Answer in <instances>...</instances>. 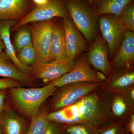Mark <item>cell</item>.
<instances>
[{
	"label": "cell",
	"mask_w": 134,
	"mask_h": 134,
	"mask_svg": "<svg viewBox=\"0 0 134 134\" xmlns=\"http://www.w3.org/2000/svg\"><path fill=\"white\" fill-rule=\"evenodd\" d=\"M63 29L65 34L67 57L75 60L87 48L85 39L77 29L70 16L63 19Z\"/></svg>",
	"instance_id": "cell-12"
},
{
	"label": "cell",
	"mask_w": 134,
	"mask_h": 134,
	"mask_svg": "<svg viewBox=\"0 0 134 134\" xmlns=\"http://www.w3.org/2000/svg\"><path fill=\"white\" fill-rule=\"evenodd\" d=\"M50 54L52 61L69 59L66 55L63 28L55 24L53 28L51 38Z\"/></svg>",
	"instance_id": "cell-20"
},
{
	"label": "cell",
	"mask_w": 134,
	"mask_h": 134,
	"mask_svg": "<svg viewBox=\"0 0 134 134\" xmlns=\"http://www.w3.org/2000/svg\"><path fill=\"white\" fill-rule=\"evenodd\" d=\"M7 89L0 90V114L6 107V99L7 97Z\"/></svg>",
	"instance_id": "cell-30"
},
{
	"label": "cell",
	"mask_w": 134,
	"mask_h": 134,
	"mask_svg": "<svg viewBox=\"0 0 134 134\" xmlns=\"http://www.w3.org/2000/svg\"><path fill=\"white\" fill-rule=\"evenodd\" d=\"M16 24L15 20L12 19L0 21V39L3 40L5 45V54L10 60L20 71L29 75L31 72V66H25L19 61L10 40V28Z\"/></svg>",
	"instance_id": "cell-15"
},
{
	"label": "cell",
	"mask_w": 134,
	"mask_h": 134,
	"mask_svg": "<svg viewBox=\"0 0 134 134\" xmlns=\"http://www.w3.org/2000/svg\"><path fill=\"white\" fill-rule=\"evenodd\" d=\"M106 78L101 72L92 68L86 61V54H84L77 58L75 61L74 67L71 71L52 82L58 87L78 82L101 83Z\"/></svg>",
	"instance_id": "cell-7"
},
{
	"label": "cell",
	"mask_w": 134,
	"mask_h": 134,
	"mask_svg": "<svg viewBox=\"0 0 134 134\" xmlns=\"http://www.w3.org/2000/svg\"><path fill=\"white\" fill-rule=\"evenodd\" d=\"M29 8V0H0V21H20L26 15Z\"/></svg>",
	"instance_id": "cell-16"
},
{
	"label": "cell",
	"mask_w": 134,
	"mask_h": 134,
	"mask_svg": "<svg viewBox=\"0 0 134 134\" xmlns=\"http://www.w3.org/2000/svg\"><path fill=\"white\" fill-rule=\"evenodd\" d=\"M100 83L78 82L58 87L52 96L48 107L55 111L74 104L87 94L99 88Z\"/></svg>",
	"instance_id": "cell-4"
},
{
	"label": "cell",
	"mask_w": 134,
	"mask_h": 134,
	"mask_svg": "<svg viewBox=\"0 0 134 134\" xmlns=\"http://www.w3.org/2000/svg\"><path fill=\"white\" fill-rule=\"evenodd\" d=\"M110 113L113 121H126L134 113V108L130 106L122 94H113L110 105Z\"/></svg>",
	"instance_id": "cell-19"
},
{
	"label": "cell",
	"mask_w": 134,
	"mask_h": 134,
	"mask_svg": "<svg viewBox=\"0 0 134 134\" xmlns=\"http://www.w3.org/2000/svg\"><path fill=\"white\" fill-rule=\"evenodd\" d=\"M0 134H3L2 129L1 125H0Z\"/></svg>",
	"instance_id": "cell-34"
},
{
	"label": "cell",
	"mask_w": 134,
	"mask_h": 134,
	"mask_svg": "<svg viewBox=\"0 0 134 134\" xmlns=\"http://www.w3.org/2000/svg\"><path fill=\"white\" fill-rule=\"evenodd\" d=\"M54 24L50 20L35 22L31 28L32 41L37 56L36 63L52 61L50 44Z\"/></svg>",
	"instance_id": "cell-6"
},
{
	"label": "cell",
	"mask_w": 134,
	"mask_h": 134,
	"mask_svg": "<svg viewBox=\"0 0 134 134\" xmlns=\"http://www.w3.org/2000/svg\"><path fill=\"white\" fill-rule=\"evenodd\" d=\"M4 43L0 39V52H3V50L5 48Z\"/></svg>",
	"instance_id": "cell-33"
},
{
	"label": "cell",
	"mask_w": 134,
	"mask_h": 134,
	"mask_svg": "<svg viewBox=\"0 0 134 134\" xmlns=\"http://www.w3.org/2000/svg\"><path fill=\"white\" fill-rule=\"evenodd\" d=\"M107 44L103 37H96L86 54L88 64L93 69L101 72L106 77L110 74L113 70L108 59Z\"/></svg>",
	"instance_id": "cell-10"
},
{
	"label": "cell",
	"mask_w": 134,
	"mask_h": 134,
	"mask_svg": "<svg viewBox=\"0 0 134 134\" xmlns=\"http://www.w3.org/2000/svg\"><path fill=\"white\" fill-rule=\"evenodd\" d=\"M134 85V66L113 70L110 74L100 83V88L112 94H123Z\"/></svg>",
	"instance_id": "cell-11"
},
{
	"label": "cell",
	"mask_w": 134,
	"mask_h": 134,
	"mask_svg": "<svg viewBox=\"0 0 134 134\" xmlns=\"http://www.w3.org/2000/svg\"><path fill=\"white\" fill-rule=\"evenodd\" d=\"M61 125V134H95L98 128L89 124Z\"/></svg>",
	"instance_id": "cell-22"
},
{
	"label": "cell",
	"mask_w": 134,
	"mask_h": 134,
	"mask_svg": "<svg viewBox=\"0 0 134 134\" xmlns=\"http://www.w3.org/2000/svg\"><path fill=\"white\" fill-rule=\"evenodd\" d=\"M112 96L100 87L71 105L48 113L47 119L61 125L82 123L99 127L113 121L110 113Z\"/></svg>",
	"instance_id": "cell-1"
},
{
	"label": "cell",
	"mask_w": 134,
	"mask_h": 134,
	"mask_svg": "<svg viewBox=\"0 0 134 134\" xmlns=\"http://www.w3.org/2000/svg\"><path fill=\"white\" fill-rule=\"evenodd\" d=\"M65 4L77 29L87 41H94L97 37V24L92 8L82 0H66Z\"/></svg>",
	"instance_id": "cell-3"
},
{
	"label": "cell",
	"mask_w": 134,
	"mask_h": 134,
	"mask_svg": "<svg viewBox=\"0 0 134 134\" xmlns=\"http://www.w3.org/2000/svg\"><path fill=\"white\" fill-rule=\"evenodd\" d=\"M57 87L53 82L40 88L15 87L8 89L10 98L19 114L30 120L54 93Z\"/></svg>",
	"instance_id": "cell-2"
},
{
	"label": "cell",
	"mask_w": 134,
	"mask_h": 134,
	"mask_svg": "<svg viewBox=\"0 0 134 134\" xmlns=\"http://www.w3.org/2000/svg\"><path fill=\"white\" fill-rule=\"evenodd\" d=\"M48 107L44 105L40 108L30 121L26 134H44L49 122L47 118Z\"/></svg>",
	"instance_id": "cell-21"
},
{
	"label": "cell",
	"mask_w": 134,
	"mask_h": 134,
	"mask_svg": "<svg viewBox=\"0 0 134 134\" xmlns=\"http://www.w3.org/2000/svg\"><path fill=\"white\" fill-rule=\"evenodd\" d=\"M88 1L91 4V5H92V0H88Z\"/></svg>",
	"instance_id": "cell-35"
},
{
	"label": "cell",
	"mask_w": 134,
	"mask_h": 134,
	"mask_svg": "<svg viewBox=\"0 0 134 134\" xmlns=\"http://www.w3.org/2000/svg\"><path fill=\"white\" fill-rule=\"evenodd\" d=\"M99 17V27L108 44L110 62L116 55L127 30L119 18L115 15L106 14Z\"/></svg>",
	"instance_id": "cell-5"
},
{
	"label": "cell",
	"mask_w": 134,
	"mask_h": 134,
	"mask_svg": "<svg viewBox=\"0 0 134 134\" xmlns=\"http://www.w3.org/2000/svg\"><path fill=\"white\" fill-rule=\"evenodd\" d=\"M16 56L19 61L25 66H31L34 65L36 62L37 56L32 41L29 45L18 51Z\"/></svg>",
	"instance_id": "cell-24"
},
{
	"label": "cell",
	"mask_w": 134,
	"mask_h": 134,
	"mask_svg": "<svg viewBox=\"0 0 134 134\" xmlns=\"http://www.w3.org/2000/svg\"><path fill=\"white\" fill-rule=\"evenodd\" d=\"M75 60L69 59L53 60L47 63H36L31 66L30 75L43 82L49 83L59 79L74 68Z\"/></svg>",
	"instance_id": "cell-8"
},
{
	"label": "cell",
	"mask_w": 134,
	"mask_h": 134,
	"mask_svg": "<svg viewBox=\"0 0 134 134\" xmlns=\"http://www.w3.org/2000/svg\"><path fill=\"white\" fill-rule=\"evenodd\" d=\"M32 41L31 33L27 29H22L17 34L15 38V48L18 52L30 44Z\"/></svg>",
	"instance_id": "cell-26"
},
{
	"label": "cell",
	"mask_w": 134,
	"mask_h": 134,
	"mask_svg": "<svg viewBox=\"0 0 134 134\" xmlns=\"http://www.w3.org/2000/svg\"><path fill=\"white\" fill-rule=\"evenodd\" d=\"M134 63V34L127 31L119 48L112 60L110 62L112 70L128 68Z\"/></svg>",
	"instance_id": "cell-13"
},
{
	"label": "cell",
	"mask_w": 134,
	"mask_h": 134,
	"mask_svg": "<svg viewBox=\"0 0 134 134\" xmlns=\"http://www.w3.org/2000/svg\"><path fill=\"white\" fill-rule=\"evenodd\" d=\"M0 77L14 79L26 85L33 82L31 77L20 71L3 52H0Z\"/></svg>",
	"instance_id": "cell-17"
},
{
	"label": "cell",
	"mask_w": 134,
	"mask_h": 134,
	"mask_svg": "<svg viewBox=\"0 0 134 134\" xmlns=\"http://www.w3.org/2000/svg\"><path fill=\"white\" fill-rule=\"evenodd\" d=\"M30 125L25 118L7 107L0 114L3 134H26Z\"/></svg>",
	"instance_id": "cell-14"
},
{
	"label": "cell",
	"mask_w": 134,
	"mask_h": 134,
	"mask_svg": "<svg viewBox=\"0 0 134 134\" xmlns=\"http://www.w3.org/2000/svg\"><path fill=\"white\" fill-rule=\"evenodd\" d=\"M122 95L128 104L134 108V85L127 89Z\"/></svg>",
	"instance_id": "cell-29"
},
{
	"label": "cell",
	"mask_w": 134,
	"mask_h": 134,
	"mask_svg": "<svg viewBox=\"0 0 134 134\" xmlns=\"http://www.w3.org/2000/svg\"><path fill=\"white\" fill-rule=\"evenodd\" d=\"M132 0H92L93 14L97 18L101 15L110 14L119 16L125 7Z\"/></svg>",
	"instance_id": "cell-18"
},
{
	"label": "cell",
	"mask_w": 134,
	"mask_h": 134,
	"mask_svg": "<svg viewBox=\"0 0 134 134\" xmlns=\"http://www.w3.org/2000/svg\"><path fill=\"white\" fill-rule=\"evenodd\" d=\"M126 122L129 133L134 134V113L130 115Z\"/></svg>",
	"instance_id": "cell-31"
},
{
	"label": "cell",
	"mask_w": 134,
	"mask_h": 134,
	"mask_svg": "<svg viewBox=\"0 0 134 134\" xmlns=\"http://www.w3.org/2000/svg\"><path fill=\"white\" fill-rule=\"evenodd\" d=\"M70 16L67 9L61 0H49L43 6H37L14 26L13 30H17L25 25L32 23L50 20L60 17L65 18Z\"/></svg>",
	"instance_id": "cell-9"
},
{
	"label": "cell",
	"mask_w": 134,
	"mask_h": 134,
	"mask_svg": "<svg viewBox=\"0 0 134 134\" xmlns=\"http://www.w3.org/2000/svg\"><path fill=\"white\" fill-rule=\"evenodd\" d=\"M23 84L14 79L10 78H0V90L15 87H22Z\"/></svg>",
	"instance_id": "cell-27"
},
{
	"label": "cell",
	"mask_w": 134,
	"mask_h": 134,
	"mask_svg": "<svg viewBox=\"0 0 134 134\" xmlns=\"http://www.w3.org/2000/svg\"><path fill=\"white\" fill-rule=\"evenodd\" d=\"M49 0H33V1L37 6H43L48 2Z\"/></svg>",
	"instance_id": "cell-32"
},
{
	"label": "cell",
	"mask_w": 134,
	"mask_h": 134,
	"mask_svg": "<svg viewBox=\"0 0 134 134\" xmlns=\"http://www.w3.org/2000/svg\"><path fill=\"white\" fill-rule=\"evenodd\" d=\"M118 17L125 25L127 30L134 32V3H130L126 6Z\"/></svg>",
	"instance_id": "cell-25"
},
{
	"label": "cell",
	"mask_w": 134,
	"mask_h": 134,
	"mask_svg": "<svg viewBox=\"0 0 134 134\" xmlns=\"http://www.w3.org/2000/svg\"><path fill=\"white\" fill-rule=\"evenodd\" d=\"M44 134H61L60 124L49 121L48 126Z\"/></svg>",
	"instance_id": "cell-28"
},
{
	"label": "cell",
	"mask_w": 134,
	"mask_h": 134,
	"mask_svg": "<svg viewBox=\"0 0 134 134\" xmlns=\"http://www.w3.org/2000/svg\"><path fill=\"white\" fill-rule=\"evenodd\" d=\"M95 134H129L126 121H113L98 128Z\"/></svg>",
	"instance_id": "cell-23"
}]
</instances>
